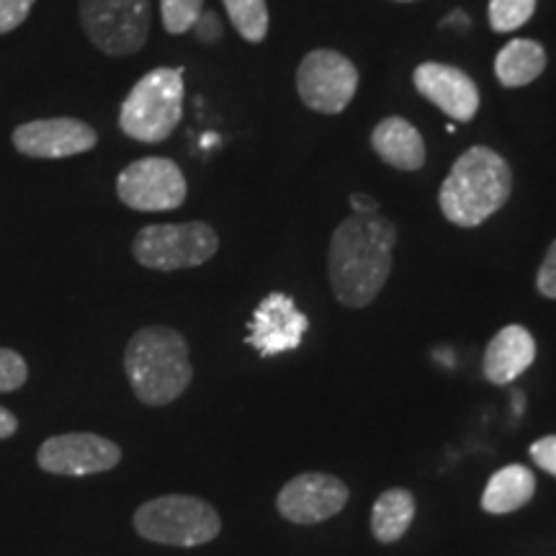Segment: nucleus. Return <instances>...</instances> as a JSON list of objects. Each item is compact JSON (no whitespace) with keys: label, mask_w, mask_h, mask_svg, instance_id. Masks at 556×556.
<instances>
[{"label":"nucleus","mask_w":556,"mask_h":556,"mask_svg":"<svg viewBox=\"0 0 556 556\" xmlns=\"http://www.w3.org/2000/svg\"><path fill=\"white\" fill-rule=\"evenodd\" d=\"M397 229L381 214L361 217L351 214L338 225L330 240L328 274L338 302L351 309H364L384 289Z\"/></svg>","instance_id":"nucleus-1"},{"label":"nucleus","mask_w":556,"mask_h":556,"mask_svg":"<svg viewBox=\"0 0 556 556\" xmlns=\"http://www.w3.org/2000/svg\"><path fill=\"white\" fill-rule=\"evenodd\" d=\"M510 165L495 150L469 148L443 180L438 204L451 225L479 227L510 199Z\"/></svg>","instance_id":"nucleus-2"},{"label":"nucleus","mask_w":556,"mask_h":556,"mask_svg":"<svg viewBox=\"0 0 556 556\" xmlns=\"http://www.w3.org/2000/svg\"><path fill=\"white\" fill-rule=\"evenodd\" d=\"M129 384L144 405H170L191 384L189 343L178 330L152 325L129 340L124 353Z\"/></svg>","instance_id":"nucleus-3"},{"label":"nucleus","mask_w":556,"mask_h":556,"mask_svg":"<svg viewBox=\"0 0 556 556\" xmlns=\"http://www.w3.org/2000/svg\"><path fill=\"white\" fill-rule=\"evenodd\" d=\"M184 116V70L157 67L137 80L122 103L119 127L127 137L157 144L173 135Z\"/></svg>","instance_id":"nucleus-4"},{"label":"nucleus","mask_w":556,"mask_h":556,"mask_svg":"<svg viewBox=\"0 0 556 556\" xmlns=\"http://www.w3.org/2000/svg\"><path fill=\"white\" fill-rule=\"evenodd\" d=\"M135 528L142 539L165 546H201L217 539L222 520L212 505L191 495L150 500L135 513Z\"/></svg>","instance_id":"nucleus-5"},{"label":"nucleus","mask_w":556,"mask_h":556,"mask_svg":"<svg viewBox=\"0 0 556 556\" xmlns=\"http://www.w3.org/2000/svg\"><path fill=\"white\" fill-rule=\"evenodd\" d=\"M219 238L206 222L150 225L135 238V258L152 270L197 268L217 255Z\"/></svg>","instance_id":"nucleus-6"},{"label":"nucleus","mask_w":556,"mask_h":556,"mask_svg":"<svg viewBox=\"0 0 556 556\" xmlns=\"http://www.w3.org/2000/svg\"><path fill=\"white\" fill-rule=\"evenodd\" d=\"M83 29L111 58H127L150 34V0H80Z\"/></svg>","instance_id":"nucleus-7"},{"label":"nucleus","mask_w":556,"mask_h":556,"mask_svg":"<svg viewBox=\"0 0 556 556\" xmlns=\"http://www.w3.org/2000/svg\"><path fill=\"white\" fill-rule=\"evenodd\" d=\"M296 88L304 106L319 114H340L358 90V70L345 54L315 50L302 60Z\"/></svg>","instance_id":"nucleus-8"},{"label":"nucleus","mask_w":556,"mask_h":556,"mask_svg":"<svg viewBox=\"0 0 556 556\" xmlns=\"http://www.w3.org/2000/svg\"><path fill=\"white\" fill-rule=\"evenodd\" d=\"M116 193L137 212H170L184 204L189 186L173 160L142 157L122 170Z\"/></svg>","instance_id":"nucleus-9"},{"label":"nucleus","mask_w":556,"mask_h":556,"mask_svg":"<svg viewBox=\"0 0 556 556\" xmlns=\"http://www.w3.org/2000/svg\"><path fill=\"white\" fill-rule=\"evenodd\" d=\"M37 462L50 475L88 477L114 469L122 462V448L96 433H65L41 443Z\"/></svg>","instance_id":"nucleus-10"},{"label":"nucleus","mask_w":556,"mask_h":556,"mask_svg":"<svg viewBox=\"0 0 556 556\" xmlns=\"http://www.w3.org/2000/svg\"><path fill=\"white\" fill-rule=\"evenodd\" d=\"M345 503L348 486L325 471H307V475L294 477L283 484L276 497L278 513L299 526L323 523V520L338 516Z\"/></svg>","instance_id":"nucleus-11"},{"label":"nucleus","mask_w":556,"mask_h":556,"mask_svg":"<svg viewBox=\"0 0 556 556\" xmlns=\"http://www.w3.org/2000/svg\"><path fill=\"white\" fill-rule=\"evenodd\" d=\"M307 328L309 319L304 312H299L294 299L274 291L255 307L253 319H250L248 343L263 358L278 356V353L296 351Z\"/></svg>","instance_id":"nucleus-12"},{"label":"nucleus","mask_w":556,"mask_h":556,"mask_svg":"<svg viewBox=\"0 0 556 556\" xmlns=\"http://www.w3.org/2000/svg\"><path fill=\"white\" fill-rule=\"evenodd\" d=\"M99 137L93 127L78 119H39L13 131V144L29 157L58 160L80 155L96 148Z\"/></svg>","instance_id":"nucleus-13"},{"label":"nucleus","mask_w":556,"mask_h":556,"mask_svg":"<svg viewBox=\"0 0 556 556\" xmlns=\"http://www.w3.org/2000/svg\"><path fill=\"white\" fill-rule=\"evenodd\" d=\"M415 88L456 122H471L479 111V90L464 70L422 62L415 70Z\"/></svg>","instance_id":"nucleus-14"},{"label":"nucleus","mask_w":556,"mask_h":556,"mask_svg":"<svg viewBox=\"0 0 556 556\" xmlns=\"http://www.w3.org/2000/svg\"><path fill=\"white\" fill-rule=\"evenodd\" d=\"M536 358V340L523 325H507L484 351V377L492 384H510Z\"/></svg>","instance_id":"nucleus-15"},{"label":"nucleus","mask_w":556,"mask_h":556,"mask_svg":"<svg viewBox=\"0 0 556 556\" xmlns=\"http://www.w3.org/2000/svg\"><path fill=\"white\" fill-rule=\"evenodd\" d=\"M371 148L397 170H420L426 163V142L420 131L402 116H389L371 131Z\"/></svg>","instance_id":"nucleus-16"},{"label":"nucleus","mask_w":556,"mask_h":556,"mask_svg":"<svg viewBox=\"0 0 556 556\" xmlns=\"http://www.w3.org/2000/svg\"><path fill=\"white\" fill-rule=\"evenodd\" d=\"M533 492H536V477L531 475V469L513 464V467L495 471L486 482L482 507L492 516H507V513L520 510L531 503Z\"/></svg>","instance_id":"nucleus-17"},{"label":"nucleus","mask_w":556,"mask_h":556,"mask_svg":"<svg viewBox=\"0 0 556 556\" xmlns=\"http://www.w3.org/2000/svg\"><path fill=\"white\" fill-rule=\"evenodd\" d=\"M546 70V52L533 39H513L500 50L495 60L497 80L507 88L528 86Z\"/></svg>","instance_id":"nucleus-18"},{"label":"nucleus","mask_w":556,"mask_h":556,"mask_svg":"<svg viewBox=\"0 0 556 556\" xmlns=\"http://www.w3.org/2000/svg\"><path fill=\"white\" fill-rule=\"evenodd\" d=\"M415 520V497L409 490L381 492L371 510V533L381 544H394L407 533Z\"/></svg>","instance_id":"nucleus-19"},{"label":"nucleus","mask_w":556,"mask_h":556,"mask_svg":"<svg viewBox=\"0 0 556 556\" xmlns=\"http://www.w3.org/2000/svg\"><path fill=\"white\" fill-rule=\"evenodd\" d=\"M225 9L242 39L250 41V45H258V41L266 39L268 34L266 0H225Z\"/></svg>","instance_id":"nucleus-20"},{"label":"nucleus","mask_w":556,"mask_h":556,"mask_svg":"<svg viewBox=\"0 0 556 556\" xmlns=\"http://www.w3.org/2000/svg\"><path fill=\"white\" fill-rule=\"evenodd\" d=\"M536 11V0H490V26L500 34L516 31Z\"/></svg>","instance_id":"nucleus-21"},{"label":"nucleus","mask_w":556,"mask_h":556,"mask_svg":"<svg viewBox=\"0 0 556 556\" xmlns=\"http://www.w3.org/2000/svg\"><path fill=\"white\" fill-rule=\"evenodd\" d=\"M204 9V0H160V11H163L165 31L186 34L193 29Z\"/></svg>","instance_id":"nucleus-22"},{"label":"nucleus","mask_w":556,"mask_h":556,"mask_svg":"<svg viewBox=\"0 0 556 556\" xmlns=\"http://www.w3.org/2000/svg\"><path fill=\"white\" fill-rule=\"evenodd\" d=\"M29 368L21 353L11 348H0V392H16L26 384Z\"/></svg>","instance_id":"nucleus-23"},{"label":"nucleus","mask_w":556,"mask_h":556,"mask_svg":"<svg viewBox=\"0 0 556 556\" xmlns=\"http://www.w3.org/2000/svg\"><path fill=\"white\" fill-rule=\"evenodd\" d=\"M37 0H0V34L18 29Z\"/></svg>","instance_id":"nucleus-24"},{"label":"nucleus","mask_w":556,"mask_h":556,"mask_svg":"<svg viewBox=\"0 0 556 556\" xmlns=\"http://www.w3.org/2000/svg\"><path fill=\"white\" fill-rule=\"evenodd\" d=\"M531 458L536 462V467H541L552 477H556V435H546V438H541V441L533 443Z\"/></svg>","instance_id":"nucleus-25"},{"label":"nucleus","mask_w":556,"mask_h":556,"mask_svg":"<svg viewBox=\"0 0 556 556\" xmlns=\"http://www.w3.org/2000/svg\"><path fill=\"white\" fill-rule=\"evenodd\" d=\"M536 283H539L541 294L548 299H556V240H554V245L548 248L544 263H541Z\"/></svg>","instance_id":"nucleus-26"},{"label":"nucleus","mask_w":556,"mask_h":556,"mask_svg":"<svg viewBox=\"0 0 556 556\" xmlns=\"http://www.w3.org/2000/svg\"><path fill=\"white\" fill-rule=\"evenodd\" d=\"M193 31H197V37L201 41H206V45H212V41H217L222 37V21L217 13H201L197 24H193Z\"/></svg>","instance_id":"nucleus-27"},{"label":"nucleus","mask_w":556,"mask_h":556,"mask_svg":"<svg viewBox=\"0 0 556 556\" xmlns=\"http://www.w3.org/2000/svg\"><path fill=\"white\" fill-rule=\"evenodd\" d=\"M351 208L361 217H374V214H379V201L366 197V193H351Z\"/></svg>","instance_id":"nucleus-28"},{"label":"nucleus","mask_w":556,"mask_h":556,"mask_svg":"<svg viewBox=\"0 0 556 556\" xmlns=\"http://www.w3.org/2000/svg\"><path fill=\"white\" fill-rule=\"evenodd\" d=\"M18 430L16 415H11L9 409L0 407V438H11Z\"/></svg>","instance_id":"nucleus-29"},{"label":"nucleus","mask_w":556,"mask_h":556,"mask_svg":"<svg viewBox=\"0 0 556 556\" xmlns=\"http://www.w3.org/2000/svg\"><path fill=\"white\" fill-rule=\"evenodd\" d=\"M523 407H526V397L520 392H516V394H513V409H516V413L520 415V413H523Z\"/></svg>","instance_id":"nucleus-30"}]
</instances>
